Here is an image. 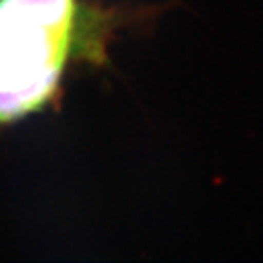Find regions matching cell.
I'll return each instance as SVG.
<instances>
[{
	"instance_id": "cell-1",
	"label": "cell",
	"mask_w": 263,
	"mask_h": 263,
	"mask_svg": "<svg viewBox=\"0 0 263 263\" xmlns=\"http://www.w3.org/2000/svg\"><path fill=\"white\" fill-rule=\"evenodd\" d=\"M73 0H0V123L53 93L70 49Z\"/></svg>"
}]
</instances>
